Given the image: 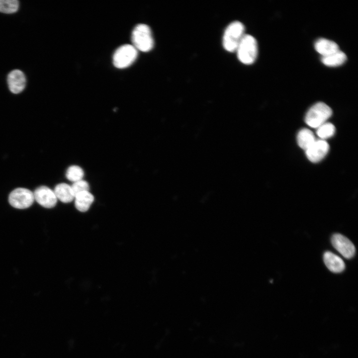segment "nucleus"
Segmentation results:
<instances>
[{"instance_id":"nucleus-1","label":"nucleus","mask_w":358,"mask_h":358,"mask_svg":"<svg viewBox=\"0 0 358 358\" xmlns=\"http://www.w3.org/2000/svg\"><path fill=\"white\" fill-rule=\"evenodd\" d=\"M239 60L243 64H253L257 57L258 49L256 39L252 35L245 34L236 50Z\"/></svg>"},{"instance_id":"nucleus-2","label":"nucleus","mask_w":358,"mask_h":358,"mask_svg":"<svg viewBox=\"0 0 358 358\" xmlns=\"http://www.w3.org/2000/svg\"><path fill=\"white\" fill-rule=\"evenodd\" d=\"M131 40L133 46L142 52L150 51L154 42L150 28L145 24H139L133 29Z\"/></svg>"},{"instance_id":"nucleus-3","label":"nucleus","mask_w":358,"mask_h":358,"mask_svg":"<svg viewBox=\"0 0 358 358\" xmlns=\"http://www.w3.org/2000/svg\"><path fill=\"white\" fill-rule=\"evenodd\" d=\"M245 27L242 23L235 21L226 27L223 37V45L227 51H236L238 44L245 34Z\"/></svg>"},{"instance_id":"nucleus-4","label":"nucleus","mask_w":358,"mask_h":358,"mask_svg":"<svg viewBox=\"0 0 358 358\" xmlns=\"http://www.w3.org/2000/svg\"><path fill=\"white\" fill-rule=\"evenodd\" d=\"M332 114V110L328 105L319 102L308 110L305 116V122L310 127L318 128L325 123Z\"/></svg>"},{"instance_id":"nucleus-5","label":"nucleus","mask_w":358,"mask_h":358,"mask_svg":"<svg viewBox=\"0 0 358 358\" xmlns=\"http://www.w3.org/2000/svg\"><path fill=\"white\" fill-rule=\"evenodd\" d=\"M138 50L132 45L125 44L118 48L113 55V63L117 68H125L136 59Z\"/></svg>"},{"instance_id":"nucleus-6","label":"nucleus","mask_w":358,"mask_h":358,"mask_svg":"<svg viewBox=\"0 0 358 358\" xmlns=\"http://www.w3.org/2000/svg\"><path fill=\"white\" fill-rule=\"evenodd\" d=\"M34 201L33 192L23 187L13 190L8 196L9 204L13 207L23 209L29 207Z\"/></svg>"},{"instance_id":"nucleus-7","label":"nucleus","mask_w":358,"mask_h":358,"mask_svg":"<svg viewBox=\"0 0 358 358\" xmlns=\"http://www.w3.org/2000/svg\"><path fill=\"white\" fill-rule=\"evenodd\" d=\"M331 243L334 248L344 258L349 259L354 256L355 247L345 236L339 233L334 234L331 237Z\"/></svg>"},{"instance_id":"nucleus-8","label":"nucleus","mask_w":358,"mask_h":358,"mask_svg":"<svg viewBox=\"0 0 358 358\" xmlns=\"http://www.w3.org/2000/svg\"><path fill=\"white\" fill-rule=\"evenodd\" d=\"M34 200L42 206L51 208L54 207L57 202V198L54 190L46 186H40L33 192Z\"/></svg>"},{"instance_id":"nucleus-9","label":"nucleus","mask_w":358,"mask_h":358,"mask_svg":"<svg viewBox=\"0 0 358 358\" xmlns=\"http://www.w3.org/2000/svg\"><path fill=\"white\" fill-rule=\"evenodd\" d=\"M329 150L328 143L324 140H316L306 151L307 158L311 162L316 163L327 155Z\"/></svg>"},{"instance_id":"nucleus-10","label":"nucleus","mask_w":358,"mask_h":358,"mask_svg":"<svg viewBox=\"0 0 358 358\" xmlns=\"http://www.w3.org/2000/svg\"><path fill=\"white\" fill-rule=\"evenodd\" d=\"M7 84L9 90L14 94L22 92L26 85V78L20 70L11 71L7 76Z\"/></svg>"},{"instance_id":"nucleus-11","label":"nucleus","mask_w":358,"mask_h":358,"mask_svg":"<svg viewBox=\"0 0 358 358\" xmlns=\"http://www.w3.org/2000/svg\"><path fill=\"white\" fill-rule=\"evenodd\" d=\"M323 260L326 266L332 272L340 273L345 268L343 260L331 252L327 251L324 254Z\"/></svg>"},{"instance_id":"nucleus-12","label":"nucleus","mask_w":358,"mask_h":358,"mask_svg":"<svg viewBox=\"0 0 358 358\" xmlns=\"http://www.w3.org/2000/svg\"><path fill=\"white\" fill-rule=\"evenodd\" d=\"M316 51L322 56H325L340 50L339 47L335 42L325 38L318 39L314 44Z\"/></svg>"},{"instance_id":"nucleus-13","label":"nucleus","mask_w":358,"mask_h":358,"mask_svg":"<svg viewBox=\"0 0 358 358\" xmlns=\"http://www.w3.org/2000/svg\"><path fill=\"white\" fill-rule=\"evenodd\" d=\"M74 199L75 207L81 212L88 211L94 201V197L89 191L77 194Z\"/></svg>"},{"instance_id":"nucleus-14","label":"nucleus","mask_w":358,"mask_h":358,"mask_svg":"<svg viewBox=\"0 0 358 358\" xmlns=\"http://www.w3.org/2000/svg\"><path fill=\"white\" fill-rule=\"evenodd\" d=\"M57 199L64 203H69L75 198L71 186L65 183L57 184L54 190Z\"/></svg>"},{"instance_id":"nucleus-15","label":"nucleus","mask_w":358,"mask_h":358,"mask_svg":"<svg viewBox=\"0 0 358 358\" xmlns=\"http://www.w3.org/2000/svg\"><path fill=\"white\" fill-rule=\"evenodd\" d=\"M347 56L345 53L339 50L330 55L322 56L321 61L328 67H337L343 64L347 60Z\"/></svg>"},{"instance_id":"nucleus-16","label":"nucleus","mask_w":358,"mask_h":358,"mask_svg":"<svg viewBox=\"0 0 358 358\" xmlns=\"http://www.w3.org/2000/svg\"><path fill=\"white\" fill-rule=\"evenodd\" d=\"M298 145L306 150L316 141L313 133L308 129L303 128L299 131L297 137Z\"/></svg>"},{"instance_id":"nucleus-17","label":"nucleus","mask_w":358,"mask_h":358,"mask_svg":"<svg viewBox=\"0 0 358 358\" xmlns=\"http://www.w3.org/2000/svg\"><path fill=\"white\" fill-rule=\"evenodd\" d=\"M317 128L316 134L321 140L332 137L335 132L334 125L329 122H325Z\"/></svg>"},{"instance_id":"nucleus-18","label":"nucleus","mask_w":358,"mask_h":358,"mask_svg":"<svg viewBox=\"0 0 358 358\" xmlns=\"http://www.w3.org/2000/svg\"><path fill=\"white\" fill-rule=\"evenodd\" d=\"M19 6L17 0H0V12L10 14L16 12Z\"/></svg>"},{"instance_id":"nucleus-19","label":"nucleus","mask_w":358,"mask_h":358,"mask_svg":"<svg viewBox=\"0 0 358 358\" xmlns=\"http://www.w3.org/2000/svg\"><path fill=\"white\" fill-rule=\"evenodd\" d=\"M84 175L83 170L80 167L76 165L69 167L66 173L67 179L74 182L83 179Z\"/></svg>"},{"instance_id":"nucleus-20","label":"nucleus","mask_w":358,"mask_h":358,"mask_svg":"<svg viewBox=\"0 0 358 358\" xmlns=\"http://www.w3.org/2000/svg\"><path fill=\"white\" fill-rule=\"evenodd\" d=\"M74 196L89 190V185L87 181L82 179L73 183L71 186Z\"/></svg>"}]
</instances>
